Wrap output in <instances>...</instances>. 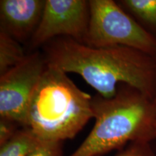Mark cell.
Returning a JSON list of instances; mask_svg holds the SVG:
<instances>
[{"label": "cell", "mask_w": 156, "mask_h": 156, "mask_svg": "<svg viewBox=\"0 0 156 156\" xmlns=\"http://www.w3.org/2000/svg\"><path fill=\"white\" fill-rule=\"evenodd\" d=\"M89 3L85 0H46L40 23L29 41L32 49L58 37L85 43L88 28Z\"/></svg>", "instance_id": "obj_6"}, {"label": "cell", "mask_w": 156, "mask_h": 156, "mask_svg": "<svg viewBox=\"0 0 156 156\" xmlns=\"http://www.w3.org/2000/svg\"><path fill=\"white\" fill-rule=\"evenodd\" d=\"M21 127L13 121L0 117V146L9 141Z\"/></svg>", "instance_id": "obj_12"}, {"label": "cell", "mask_w": 156, "mask_h": 156, "mask_svg": "<svg viewBox=\"0 0 156 156\" xmlns=\"http://www.w3.org/2000/svg\"><path fill=\"white\" fill-rule=\"evenodd\" d=\"M43 47L48 64L80 75L103 98H112L119 85H126L154 101L156 61L149 54L126 46L93 47L68 37Z\"/></svg>", "instance_id": "obj_1"}, {"label": "cell", "mask_w": 156, "mask_h": 156, "mask_svg": "<svg viewBox=\"0 0 156 156\" xmlns=\"http://www.w3.org/2000/svg\"><path fill=\"white\" fill-rule=\"evenodd\" d=\"M88 28L84 44L93 47L126 46L152 56L156 38L113 0H90Z\"/></svg>", "instance_id": "obj_4"}, {"label": "cell", "mask_w": 156, "mask_h": 156, "mask_svg": "<svg viewBox=\"0 0 156 156\" xmlns=\"http://www.w3.org/2000/svg\"><path fill=\"white\" fill-rule=\"evenodd\" d=\"M94 126L83 143L69 156H101L129 142L155 139L156 108L154 101L126 85L106 98L93 97Z\"/></svg>", "instance_id": "obj_2"}, {"label": "cell", "mask_w": 156, "mask_h": 156, "mask_svg": "<svg viewBox=\"0 0 156 156\" xmlns=\"http://www.w3.org/2000/svg\"><path fill=\"white\" fill-rule=\"evenodd\" d=\"M119 2L142 21L156 26V0H122Z\"/></svg>", "instance_id": "obj_10"}, {"label": "cell", "mask_w": 156, "mask_h": 156, "mask_svg": "<svg viewBox=\"0 0 156 156\" xmlns=\"http://www.w3.org/2000/svg\"><path fill=\"white\" fill-rule=\"evenodd\" d=\"M116 156H153L148 142H135Z\"/></svg>", "instance_id": "obj_13"}, {"label": "cell", "mask_w": 156, "mask_h": 156, "mask_svg": "<svg viewBox=\"0 0 156 156\" xmlns=\"http://www.w3.org/2000/svg\"><path fill=\"white\" fill-rule=\"evenodd\" d=\"M48 66L44 54H27L22 62L0 75V117L24 127L32 95Z\"/></svg>", "instance_id": "obj_5"}, {"label": "cell", "mask_w": 156, "mask_h": 156, "mask_svg": "<svg viewBox=\"0 0 156 156\" xmlns=\"http://www.w3.org/2000/svg\"><path fill=\"white\" fill-rule=\"evenodd\" d=\"M154 103H155V108H156V95H155V98H154Z\"/></svg>", "instance_id": "obj_14"}, {"label": "cell", "mask_w": 156, "mask_h": 156, "mask_svg": "<svg viewBox=\"0 0 156 156\" xmlns=\"http://www.w3.org/2000/svg\"><path fill=\"white\" fill-rule=\"evenodd\" d=\"M28 156H63L62 142L40 140Z\"/></svg>", "instance_id": "obj_11"}, {"label": "cell", "mask_w": 156, "mask_h": 156, "mask_svg": "<svg viewBox=\"0 0 156 156\" xmlns=\"http://www.w3.org/2000/svg\"><path fill=\"white\" fill-rule=\"evenodd\" d=\"M26 56L20 43L0 30V75L22 62Z\"/></svg>", "instance_id": "obj_9"}, {"label": "cell", "mask_w": 156, "mask_h": 156, "mask_svg": "<svg viewBox=\"0 0 156 156\" xmlns=\"http://www.w3.org/2000/svg\"><path fill=\"white\" fill-rule=\"evenodd\" d=\"M93 97L59 68L48 64L27 110L24 127L39 140L72 139L94 118Z\"/></svg>", "instance_id": "obj_3"}, {"label": "cell", "mask_w": 156, "mask_h": 156, "mask_svg": "<svg viewBox=\"0 0 156 156\" xmlns=\"http://www.w3.org/2000/svg\"><path fill=\"white\" fill-rule=\"evenodd\" d=\"M155 140H156V125H155Z\"/></svg>", "instance_id": "obj_15"}, {"label": "cell", "mask_w": 156, "mask_h": 156, "mask_svg": "<svg viewBox=\"0 0 156 156\" xmlns=\"http://www.w3.org/2000/svg\"><path fill=\"white\" fill-rule=\"evenodd\" d=\"M40 140L29 129L21 127L9 141L0 146V156H28Z\"/></svg>", "instance_id": "obj_8"}, {"label": "cell", "mask_w": 156, "mask_h": 156, "mask_svg": "<svg viewBox=\"0 0 156 156\" xmlns=\"http://www.w3.org/2000/svg\"><path fill=\"white\" fill-rule=\"evenodd\" d=\"M46 0H1L0 30L20 43L30 40L41 19Z\"/></svg>", "instance_id": "obj_7"}]
</instances>
